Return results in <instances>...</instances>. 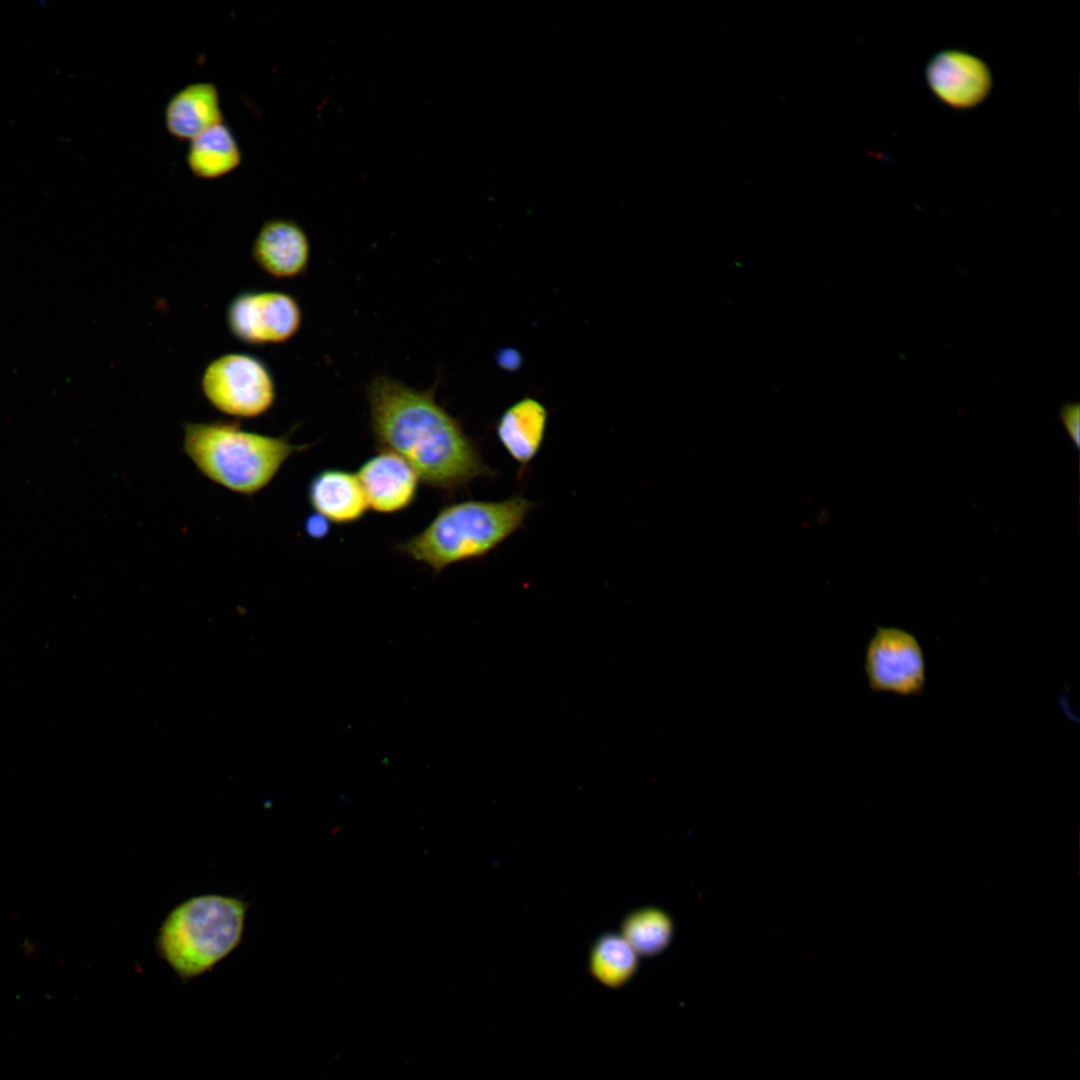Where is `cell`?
Returning a JSON list of instances; mask_svg holds the SVG:
<instances>
[{
    "label": "cell",
    "mask_w": 1080,
    "mask_h": 1080,
    "mask_svg": "<svg viewBox=\"0 0 1080 1080\" xmlns=\"http://www.w3.org/2000/svg\"><path fill=\"white\" fill-rule=\"evenodd\" d=\"M436 387L418 390L386 375L374 377L366 389L370 429L378 449L397 453L421 482L453 496L494 471L460 420L437 402Z\"/></svg>",
    "instance_id": "1"
},
{
    "label": "cell",
    "mask_w": 1080,
    "mask_h": 1080,
    "mask_svg": "<svg viewBox=\"0 0 1080 1080\" xmlns=\"http://www.w3.org/2000/svg\"><path fill=\"white\" fill-rule=\"evenodd\" d=\"M533 502L464 500L443 506L416 535L395 550L429 567L434 575L460 562L485 557L523 525Z\"/></svg>",
    "instance_id": "2"
},
{
    "label": "cell",
    "mask_w": 1080,
    "mask_h": 1080,
    "mask_svg": "<svg viewBox=\"0 0 1080 1080\" xmlns=\"http://www.w3.org/2000/svg\"><path fill=\"white\" fill-rule=\"evenodd\" d=\"M309 447L291 443L287 435L246 431L232 421L184 425L183 449L196 468L212 482L242 495L264 489L292 455Z\"/></svg>",
    "instance_id": "3"
},
{
    "label": "cell",
    "mask_w": 1080,
    "mask_h": 1080,
    "mask_svg": "<svg viewBox=\"0 0 1080 1080\" xmlns=\"http://www.w3.org/2000/svg\"><path fill=\"white\" fill-rule=\"evenodd\" d=\"M249 902L203 894L176 905L154 940L158 957L182 980L210 972L242 942Z\"/></svg>",
    "instance_id": "4"
},
{
    "label": "cell",
    "mask_w": 1080,
    "mask_h": 1080,
    "mask_svg": "<svg viewBox=\"0 0 1080 1080\" xmlns=\"http://www.w3.org/2000/svg\"><path fill=\"white\" fill-rule=\"evenodd\" d=\"M201 389L215 409L238 418L265 414L277 392L267 365L246 353H227L211 361L202 374Z\"/></svg>",
    "instance_id": "5"
},
{
    "label": "cell",
    "mask_w": 1080,
    "mask_h": 1080,
    "mask_svg": "<svg viewBox=\"0 0 1080 1080\" xmlns=\"http://www.w3.org/2000/svg\"><path fill=\"white\" fill-rule=\"evenodd\" d=\"M869 689L900 697L921 696L927 683V664L918 637L899 626L878 625L864 652Z\"/></svg>",
    "instance_id": "6"
},
{
    "label": "cell",
    "mask_w": 1080,
    "mask_h": 1080,
    "mask_svg": "<svg viewBox=\"0 0 1080 1080\" xmlns=\"http://www.w3.org/2000/svg\"><path fill=\"white\" fill-rule=\"evenodd\" d=\"M225 319L232 336L242 343L280 344L299 331L302 310L296 298L286 292L246 290L231 299Z\"/></svg>",
    "instance_id": "7"
},
{
    "label": "cell",
    "mask_w": 1080,
    "mask_h": 1080,
    "mask_svg": "<svg viewBox=\"0 0 1080 1080\" xmlns=\"http://www.w3.org/2000/svg\"><path fill=\"white\" fill-rule=\"evenodd\" d=\"M368 508L391 515L408 509L416 501L421 479L415 469L397 453L378 449L357 471Z\"/></svg>",
    "instance_id": "8"
},
{
    "label": "cell",
    "mask_w": 1080,
    "mask_h": 1080,
    "mask_svg": "<svg viewBox=\"0 0 1080 1080\" xmlns=\"http://www.w3.org/2000/svg\"><path fill=\"white\" fill-rule=\"evenodd\" d=\"M926 80L945 104L967 109L981 103L992 87L988 66L978 57L959 50H943L926 67Z\"/></svg>",
    "instance_id": "9"
},
{
    "label": "cell",
    "mask_w": 1080,
    "mask_h": 1080,
    "mask_svg": "<svg viewBox=\"0 0 1080 1080\" xmlns=\"http://www.w3.org/2000/svg\"><path fill=\"white\" fill-rule=\"evenodd\" d=\"M251 257L266 274L291 279L304 274L310 260V242L304 229L287 218L266 220L253 241Z\"/></svg>",
    "instance_id": "10"
},
{
    "label": "cell",
    "mask_w": 1080,
    "mask_h": 1080,
    "mask_svg": "<svg viewBox=\"0 0 1080 1080\" xmlns=\"http://www.w3.org/2000/svg\"><path fill=\"white\" fill-rule=\"evenodd\" d=\"M307 500L313 512L334 525L354 524L368 510L357 474L341 468H326L314 474L307 486Z\"/></svg>",
    "instance_id": "11"
},
{
    "label": "cell",
    "mask_w": 1080,
    "mask_h": 1080,
    "mask_svg": "<svg viewBox=\"0 0 1080 1080\" xmlns=\"http://www.w3.org/2000/svg\"><path fill=\"white\" fill-rule=\"evenodd\" d=\"M222 122L218 89L208 81H197L180 88L169 98L164 109L168 133L181 141H190Z\"/></svg>",
    "instance_id": "12"
},
{
    "label": "cell",
    "mask_w": 1080,
    "mask_h": 1080,
    "mask_svg": "<svg viewBox=\"0 0 1080 1080\" xmlns=\"http://www.w3.org/2000/svg\"><path fill=\"white\" fill-rule=\"evenodd\" d=\"M546 426L544 405L526 397L504 411L497 422L496 435L508 455L524 470L538 455Z\"/></svg>",
    "instance_id": "13"
},
{
    "label": "cell",
    "mask_w": 1080,
    "mask_h": 1080,
    "mask_svg": "<svg viewBox=\"0 0 1080 1080\" xmlns=\"http://www.w3.org/2000/svg\"><path fill=\"white\" fill-rule=\"evenodd\" d=\"M242 151L232 130L224 122L205 130L189 141L186 164L201 180H215L236 170Z\"/></svg>",
    "instance_id": "14"
},
{
    "label": "cell",
    "mask_w": 1080,
    "mask_h": 1080,
    "mask_svg": "<svg viewBox=\"0 0 1080 1080\" xmlns=\"http://www.w3.org/2000/svg\"><path fill=\"white\" fill-rule=\"evenodd\" d=\"M636 952L617 934L601 936L593 945L589 969L591 975L602 985L619 988L627 984L638 968Z\"/></svg>",
    "instance_id": "15"
},
{
    "label": "cell",
    "mask_w": 1080,
    "mask_h": 1080,
    "mask_svg": "<svg viewBox=\"0 0 1080 1080\" xmlns=\"http://www.w3.org/2000/svg\"><path fill=\"white\" fill-rule=\"evenodd\" d=\"M637 955H653L661 951L671 936V923L666 915L655 909L631 913L623 922L620 934Z\"/></svg>",
    "instance_id": "16"
},
{
    "label": "cell",
    "mask_w": 1080,
    "mask_h": 1080,
    "mask_svg": "<svg viewBox=\"0 0 1080 1080\" xmlns=\"http://www.w3.org/2000/svg\"><path fill=\"white\" fill-rule=\"evenodd\" d=\"M1064 428L1075 448L1080 446V409L1077 404L1065 405L1060 411Z\"/></svg>",
    "instance_id": "17"
},
{
    "label": "cell",
    "mask_w": 1080,
    "mask_h": 1080,
    "mask_svg": "<svg viewBox=\"0 0 1080 1080\" xmlns=\"http://www.w3.org/2000/svg\"><path fill=\"white\" fill-rule=\"evenodd\" d=\"M331 523L318 513H311L304 522L306 535L315 540L327 537L331 532Z\"/></svg>",
    "instance_id": "18"
}]
</instances>
